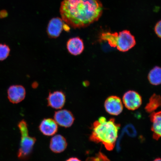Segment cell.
<instances>
[{"mask_svg":"<svg viewBox=\"0 0 161 161\" xmlns=\"http://www.w3.org/2000/svg\"><path fill=\"white\" fill-rule=\"evenodd\" d=\"M60 11L63 21L74 29H79L97 21L103 7L98 0H64Z\"/></svg>","mask_w":161,"mask_h":161,"instance_id":"1","label":"cell"},{"mask_svg":"<svg viewBox=\"0 0 161 161\" xmlns=\"http://www.w3.org/2000/svg\"><path fill=\"white\" fill-rule=\"evenodd\" d=\"M120 124L114 118L107 120L102 116L93 123L90 140L96 143H102L107 150L112 151L115 147Z\"/></svg>","mask_w":161,"mask_h":161,"instance_id":"2","label":"cell"},{"mask_svg":"<svg viewBox=\"0 0 161 161\" xmlns=\"http://www.w3.org/2000/svg\"><path fill=\"white\" fill-rule=\"evenodd\" d=\"M100 39L108 42L111 47L117 48L122 52L128 51L136 45L134 36L127 30H124L119 33L117 32H104L100 35Z\"/></svg>","mask_w":161,"mask_h":161,"instance_id":"3","label":"cell"},{"mask_svg":"<svg viewBox=\"0 0 161 161\" xmlns=\"http://www.w3.org/2000/svg\"><path fill=\"white\" fill-rule=\"evenodd\" d=\"M36 141L35 138L29 136V134L21 136L20 147L17 154L19 159L26 160L29 158Z\"/></svg>","mask_w":161,"mask_h":161,"instance_id":"4","label":"cell"},{"mask_svg":"<svg viewBox=\"0 0 161 161\" xmlns=\"http://www.w3.org/2000/svg\"><path fill=\"white\" fill-rule=\"evenodd\" d=\"M123 101L128 109L134 110L138 109L142 105V97L137 92L134 91H129L124 94Z\"/></svg>","mask_w":161,"mask_h":161,"instance_id":"5","label":"cell"},{"mask_svg":"<svg viewBox=\"0 0 161 161\" xmlns=\"http://www.w3.org/2000/svg\"><path fill=\"white\" fill-rule=\"evenodd\" d=\"M104 106L106 111L112 115H119L123 110L121 100L116 96H111L107 98Z\"/></svg>","mask_w":161,"mask_h":161,"instance_id":"6","label":"cell"},{"mask_svg":"<svg viewBox=\"0 0 161 161\" xmlns=\"http://www.w3.org/2000/svg\"><path fill=\"white\" fill-rule=\"evenodd\" d=\"M54 119L59 125L65 128H69L73 124L75 118L71 112L64 109L55 112Z\"/></svg>","mask_w":161,"mask_h":161,"instance_id":"7","label":"cell"},{"mask_svg":"<svg viewBox=\"0 0 161 161\" xmlns=\"http://www.w3.org/2000/svg\"><path fill=\"white\" fill-rule=\"evenodd\" d=\"M47 100L48 106L56 109H61L65 103V94L61 91L50 92Z\"/></svg>","mask_w":161,"mask_h":161,"instance_id":"8","label":"cell"},{"mask_svg":"<svg viewBox=\"0 0 161 161\" xmlns=\"http://www.w3.org/2000/svg\"><path fill=\"white\" fill-rule=\"evenodd\" d=\"M25 89L23 86H12L8 90V98L13 104H17L21 102L25 99Z\"/></svg>","mask_w":161,"mask_h":161,"instance_id":"9","label":"cell"},{"mask_svg":"<svg viewBox=\"0 0 161 161\" xmlns=\"http://www.w3.org/2000/svg\"><path fill=\"white\" fill-rule=\"evenodd\" d=\"M64 23L62 19L59 18L52 19L49 21L47 26V32L48 36L51 39H56L60 36Z\"/></svg>","mask_w":161,"mask_h":161,"instance_id":"10","label":"cell"},{"mask_svg":"<svg viewBox=\"0 0 161 161\" xmlns=\"http://www.w3.org/2000/svg\"><path fill=\"white\" fill-rule=\"evenodd\" d=\"M39 130L44 135L47 136H53L58 131V124L55 120L52 118H45L40 123Z\"/></svg>","mask_w":161,"mask_h":161,"instance_id":"11","label":"cell"},{"mask_svg":"<svg viewBox=\"0 0 161 161\" xmlns=\"http://www.w3.org/2000/svg\"><path fill=\"white\" fill-rule=\"evenodd\" d=\"M66 48L72 55L77 56L83 52L84 46L83 40L78 37L70 38L66 43Z\"/></svg>","mask_w":161,"mask_h":161,"instance_id":"12","label":"cell"},{"mask_svg":"<svg viewBox=\"0 0 161 161\" xmlns=\"http://www.w3.org/2000/svg\"><path fill=\"white\" fill-rule=\"evenodd\" d=\"M67 145V141L64 136L61 135H56L50 140L49 146L52 152L60 153L65 150Z\"/></svg>","mask_w":161,"mask_h":161,"instance_id":"13","label":"cell"},{"mask_svg":"<svg viewBox=\"0 0 161 161\" xmlns=\"http://www.w3.org/2000/svg\"><path fill=\"white\" fill-rule=\"evenodd\" d=\"M150 119L152 123V130L153 137L154 140H158L161 137V113L153 112L150 115Z\"/></svg>","mask_w":161,"mask_h":161,"instance_id":"14","label":"cell"},{"mask_svg":"<svg viewBox=\"0 0 161 161\" xmlns=\"http://www.w3.org/2000/svg\"><path fill=\"white\" fill-rule=\"evenodd\" d=\"M148 78L150 84L152 85H160L161 81V68L156 66L153 68L149 73Z\"/></svg>","mask_w":161,"mask_h":161,"instance_id":"15","label":"cell"},{"mask_svg":"<svg viewBox=\"0 0 161 161\" xmlns=\"http://www.w3.org/2000/svg\"><path fill=\"white\" fill-rule=\"evenodd\" d=\"M161 105V97L160 95L154 94L151 97L149 101L145 107L147 112H154Z\"/></svg>","mask_w":161,"mask_h":161,"instance_id":"16","label":"cell"},{"mask_svg":"<svg viewBox=\"0 0 161 161\" xmlns=\"http://www.w3.org/2000/svg\"><path fill=\"white\" fill-rule=\"evenodd\" d=\"M10 49L5 44H0V61L7 59L9 55Z\"/></svg>","mask_w":161,"mask_h":161,"instance_id":"17","label":"cell"},{"mask_svg":"<svg viewBox=\"0 0 161 161\" xmlns=\"http://www.w3.org/2000/svg\"><path fill=\"white\" fill-rule=\"evenodd\" d=\"M86 161H111L105 155L99 152L95 156L89 157L86 158Z\"/></svg>","mask_w":161,"mask_h":161,"instance_id":"18","label":"cell"},{"mask_svg":"<svg viewBox=\"0 0 161 161\" xmlns=\"http://www.w3.org/2000/svg\"><path fill=\"white\" fill-rule=\"evenodd\" d=\"M18 127L19 128L21 136L29 134L27 124L25 120H23L19 122L18 124Z\"/></svg>","mask_w":161,"mask_h":161,"instance_id":"19","label":"cell"},{"mask_svg":"<svg viewBox=\"0 0 161 161\" xmlns=\"http://www.w3.org/2000/svg\"><path fill=\"white\" fill-rule=\"evenodd\" d=\"M125 130L130 136H134L136 135V131L134 127L131 125H128L126 127Z\"/></svg>","mask_w":161,"mask_h":161,"instance_id":"20","label":"cell"},{"mask_svg":"<svg viewBox=\"0 0 161 161\" xmlns=\"http://www.w3.org/2000/svg\"><path fill=\"white\" fill-rule=\"evenodd\" d=\"M161 21H158L157 23L154 27V31L155 32L156 35L160 38L161 37Z\"/></svg>","mask_w":161,"mask_h":161,"instance_id":"21","label":"cell"},{"mask_svg":"<svg viewBox=\"0 0 161 161\" xmlns=\"http://www.w3.org/2000/svg\"><path fill=\"white\" fill-rule=\"evenodd\" d=\"M66 161H80L79 159H78L77 158H74V157H72V158H68V159L66 160Z\"/></svg>","mask_w":161,"mask_h":161,"instance_id":"22","label":"cell"},{"mask_svg":"<svg viewBox=\"0 0 161 161\" xmlns=\"http://www.w3.org/2000/svg\"><path fill=\"white\" fill-rule=\"evenodd\" d=\"M153 161H161V159L160 158H157L155 160H154Z\"/></svg>","mask_w":161,"mask_h":161,"instance_id":"23","label":"cell"}]
</instances>
